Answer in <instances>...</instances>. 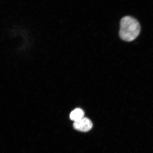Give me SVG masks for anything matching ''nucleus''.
Here are the masks:
<instances>
[{"mask_svg": "<svg viewBox=\"0 0 153 153\" xmlns=\"http://www.w3.org/2000/svg\"><path fill=\"white\" fill-rule=\"evenodd\" d=\"M140 32V25L136 19L130 16H126L121 19L119 35L122 40L132 41L137 37Z\"/></svg>", "mask_w": 153, "mask_h": 153, "instance_id": "nucleus-1", "label": "nucleus"}, {"mask_svg": "<svg viewBox=\"0 0 153 153\" xmlns=\"http://www.w3.org/2000/svg\"><path fill=\"white\" fill-rule=\"evenodd\" d=\"M73 126L75 129L85 132L91 129L93 123L88 118L84 117L79 121L74 122Z\"/></svg>", "mask_w": 153, "mask_h": 153, "instance_id": "nucleus-2", "label": "nucleus"}, {"mask_svg": "<svg viewBox=\"0 0 153 153\" xmlns=\"http://www.w3.org/2000/svg\"><path fill=\"white\" fill-rule=\"evenodd\" d=\"M85 112L81 108H77L72 111L70 115V119L74 122L79 121L84 118Z\"/></svg>", "mask_w": 153, "mask_h": 153, "instance_id": "nucleus-3", "label": "nucleus"}]
</instances>
